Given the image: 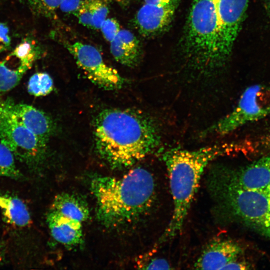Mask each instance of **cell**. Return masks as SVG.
<instances>
[{"instance_id": "cell-12", "label": "cell", "mask_w": 270, "mask_h": 270, "mask_svg": "<svg viewBox=\"0 0 270 270\" xmlns=\"http://www.w3.org/2000/svg\"><path fill=\"white\" fill-rule=\"evenodd\" d=\"M240 246L232 240L217 238L204 248L194 266L198 270H223L230 262L238 258Z\"/></svg>"}, {"instance_id": "cell-30", "label": "cell", "mask_w": 270, "mask_h": 270, "mask_svg": "<svg viewBox=\"0 0 270 270\" xmlns=\"http://www.w3.org/2000/svg\"><path fill=\"white\" fill-rule=\"evenodd\" d=\"M116 2H117L120 6L123 7V8H126L127 7L130 2V0H114Z\"/></svg>"}, {"instance_id": "cell-9", "label": "cell", "mask_w": 270, "mask_h": 270, "mask_svg": "<svg viewBox=\"0 0 270 270\" xmlns=\"http://www.w3.org/2000/svg\"><path fill=\"white\" fill-rule=\"evenodd\" d=\"M178 0H144L137 12L134 22L145 36L160 34L171 23Z\"/></svg>"}, {"instance_id": "cell-2", "label": "cell", "mask_w": 270, "mask_h": 270, "mask_svg": "<svg viewBox=\"0 0 270 270\" xmlns=\"http://www.w3.org/2000/svg\"><path fill=\"white\" fill-rule=\"evenodd\" d=\"M153 175L140 167L120 177L98 176L90 188L96 204L99 220L108 226L133 222L146 216L156 200Z\"/></svg>"}, {"instance_id": "cell-15", "label": "cell", "mask_w": 270, "mask_h": 270, "mask_svg": "<svg viewBox=\"0 0 270 270\" xmlns=\"http://www.w3.org/2000/svg\"><path fill=\"white\" fill-rule=\"evenodd\" d=\"M110 42V52L116 61L130 68L138 64L142 50L139 40L132 32L121 30Z\"/></svg>"}, {"instance_id": "cell-8", "label": "cell", "mask_w": 270, "mask_h": 270, "mask_svg": "<svg viewBox=\"0 0 270 270\" xmlns=\"http://www.w3.org/2000/svg\"><path fill=\"white\" fill-rule=\"evenodd\" d=\"M66 46L77 65L92 82L106 90H118L124 86V80L116 70L104 62L95 47L80 42Z\"/></svg>"}, {"instance_id": "cell-10", "label": "cell", "mask_w": 270, "mask_h": 270, "mask_svg": "<svg viewBox=\"0 0 270 270\" xmlns=\"http://www.w3.org/2000/svg\"><path fill=\"white\" fill-rule=\"evenodd\" d=\"M224 52L228 58L240 30L250 0H214Z\"/></svg>"}, {"instance_id": "cell-7", "label": "cell", "mask_w": 270, "mask_h": 270, "mask_svg": "<svg viewBox=\"0 0 270 270\" xmlns=\"http://www.w3.org/2000/svg\"><path fill=\"white\" fill-rule=\"evenodd\" d=\"M0 140L14 157L32 168L40 164L44 158L46 144L23 125L2 102H0Z\"/></svg>"}, {"instance_id": "cell-31", "label": "cell", "mask_w": 270, "mask_h": 270, "mask_svg": "<svg viewBox=\"0 0 270 270\" xmlns=\"http://www.w3.org/2000/svg\"><path fill=\"white\" fill-rule=\"evenodd\" d=\"M3 250L2 248V246L0 244V263L2 262L3 258H4V254H3Z\"/></svg>"}, {"instance_id": "cell-32", "label": "cell", "mask_w": 270, "mask_h": 270, "mask_svg": "<svg viewBox=\"0 0 270 270\" xmlns=\"http://www.w3.org/2000/svg\"><path fill=\"white\" fill-rule=\"evenodd\" d=\"M266 2L268 6V9L270 13V0H266Z\"/></svg>"}, {"instance_id": "cell-24", "label": "cell", "mask_w": 270, "mask_h": 270, "mask_svg": "<svg viewBox=\"0 0 270 270\" xmlns=\"http://www.w3.org/2000/svg\"><path fill=\"white\" fill-rule=\"evenodd\" d=\"M104 38L112 42L120 32V26L116 20L106 18L102 24L100 28Z\"/></svg>"}, {"instance_id": "cell-18", "label": "cell", "mask_w": 270, "mask_h": 270, "mask_svg": "<svg viewBox=\"0 0 270 270\" xmlns=\"http://www.w3.org/2000/svg\"><path fill=\"white\" fill-rule=\"evenodd\" d=\"M51 210L81 222L89 216V210L86 202L75 194L62 192L56 196Z\"/></svg>"}, {"instance_id": "cell-21", "label": "cell", "mask_w": 270, "mask_h": 270, "mask_svg": "<svg viewBox=\"0 0 270 270\" xmlns=\"http://www.w3.org/2000/svg\"><path fill=\"white\" fill-rule=\"evenodd\" d=\"M54 82L51 76L46 72H37L30 78L28 84V93L35 96H46L53 90Z\"/></svg>"}, {"instance_id": "cell-19", "label": "cell", "mask_w": 270, "mask_h": 270, "mask_svg": "<svg viewBox=\"0 0 270 270\" xmlns=\"http://www.w3.org/2000/svg\"><path fill=\"white\" fill-rule=\"evenodd\" d=\"M24 68H12L5 60L0 62V92H8L16 86L26 72Z\"/></svg>"}, {"instance_id": "cell-22", "label": "cell", "mask_w": 270, "mask_h": 270, "mask_svg": "<svg viewBox=\"0 0 270 270\" xmlns=\"http://www.w3.org/2000/svg\"><path fill=\"white\" fill-rule=\"evenodd\" d=\"M14 158L12 152L0 142V176L16 180L22 178V174L16 166Z\"/></svg>"}, {"instance_id": "cell-23", "label": "cell", "mask_w": 270, "mask_h": 270, "mask_svg": "<svg viewBox=\"0 0 270 270\" xmlns=\"http://www.w3.org/2000/svg\"><path fill=\"white\" fill-rule=\"evenodd\" d=\"M36 14L46 17L52 16L62 0H24Z\"/></svg>"}, {"instance_id": "cell-13", "label": "cell", "mask_w": 270, "mask_h": 270, "mask_svg": "<svg viewBox=\"0 0 270 270\" xmlns=\"http://www.w3.org/2000/svg\"><path fill=\"white\" fill-rule=\"evenodd\" d=\"M2 102L23 125L46 144L54 127L52 121L47 114L32 106L15 103L10 98Z\"/></svg>"}, {"instance_id": "cell-14", "label": "cell", "mask_w": 270, "mask_h": 270, "mask_svg": "<svg viewBox=\"0 0 270 270\" xmlns=\"http://www.w3.org/2000/svg\"><path fill=\"white\" fill-rule=\"evenodd\" d=\"M46 222L54 238L68 246H76L82 242V222L51 210Z\"/></svg>"}, {"instance_id": "cell-5", "label": "cell", "mask_w": 270, "mask_h": 270, "mask_svg": "<svg viewBox=\"0 0 270 270\" xmlns=\"http://www.w3.org/2000/svg\"><path fill=\"white\" fill-rule=\"evenodd\" d=\"M216 208L223 216H234L270 236V196L246 190L212 170L207 180Z\"/></svg>"}, {"instance_id": "cell-27", "label": "cell", "mask_w": 270, "mask_h": 270, "mask_svg": "<svg viewBox=\"0 0 270 270\" xmlns=\"http://www.w3.org/2000/svg\"><path fill=\"white\" fill-rule=\"evenodd\" d=\"M8 26L0 22V52L8 50L10 45V39L8 36Z\"/></svg>"}, {"instance_id": "cell-16", "label": "cell", "mask_w": 270, "mask_h": 270, "mask_svg": "<svg viewBox=\"0 0 270 270\" xmlns=\"http://www.w3.org/2000/svg\"><path fill=\"white\" fill-rule=\"evenodd\" d=\"M109 11V0H82L75 16L82 26L98 30L107 18Z\"/></svg>"}, {"instance_id": "cell-20", "label": "cell", "mask_w": 270, "mask_h": 270, "mask_svg": "<svg viewBox=\"0 0 270 270\" xmlns=\"http://www.w3.org/2000/svg\"><path fill=\"white\" fill-rule=\"evenodd\" d=\"M40 54V50L34 43L26 39L22 42L10 55L16 58L21 66L28 70Z\"/></svg>"}, {"instance_id": "cell-26", "label": "cell", "mask_w": 270, "mask_h": 270, "mask_svg": "<svg viewBox=\"0 0 270 270\" xmlns=\"http://www.w3.org/2000/svg\"><path fill=\"white\" fill-rule=\"evenodd\" d=\"M142 268L148 270H168L170 269L169 263L164 258H153L145 264L142 265Z\"/></svg>"}, {"instance_id": "cell-25", "label": "cell", "mask_w": 270, "mask_h": 270, "mask_svg": "<svg viewBox=\"0 0 270 270\" xmlns=\"http://www.w3.org/2000/svg\"><path fill=\"white\" fill-rule=\"evenodd\" d=\"M82 0H62L59 8L64 13L75 15L80 8Z\"/></svg>"}, {"instance_id": "cell-6", "label": "cell", "mask_w": 270, "mask_h": 270, "mask_svg": "<svg viewBox=\"0 0 270 270\" xmlns=\"http://www.w3.org/2000/svg\"><path fill=\"white\" fill-rule=\"evenodd\" d=\"M270 114V85L256 84L246 88L235 108L203 133L226 135Z\"/></svg>"}, {"instance_id": "cell-29", "label": "cell", "mask_w": 270, "mask_h": 270, "mask_svg": "<svg viewBox=\"0 0 270 270\" xmlns=\"http://www.w3.org/2000/svg\"><path fill=\"white\" fill-rule=\"evenodd\" d=\"M260 142L262 146L270 148V128L268 133L262 138Z\"/></svg>"}, {"instance_id": "cell-33", "label": "cell", "mask_w": 270, "mask_h": 270, "mask_svg": "<svg viewBox=\"0 0 270 270\" xmlns=\"http://www.w3.org/2000/svg\"><path fill=\"white\" fill-rule=\"evenodd\" d=\"M268 195L270 196V183L268 188Z\"/></svg>"}, {"instance_id": "cell-3", "label": "cell", "mask_w": 270, "mask_h": 270, "mask_svg": "<svg viewBox=\"0 0 270 270\" xmlns=\"http://www.w3.org/2000/svg\"><path fill=\"white\" fill-rule=\"evenodd\" d=\"M240 148L236 144L224 143L192 150L174 148L164 153L162 158L169 177L174 209L170 222L160 237V244L172 240L181 232L202 174L209 163L239 151Z\"/></svg>"}, {"instance_id": "cell-17", "label": "cell", "mask_w": 270, "mask_h": 270, "mask_svg": "<svg viewBox=\"0 0 270 270\" xmlns=\"http://www.w3.org/2000/svg\"><path fill=\"white\" fill-rule=\"evenodd\" d=\"M0 210L4 220L14 226L22 228L32 222L26 204L17 196L10 194L0 195Z\"/></svg>"}, {"instance_id": "cell-28", "label": "cell", "mask_w": 270, "mask_h": 270, "mask_svg": "<svg viewBox=\"0 0 270 270\" xmlns=\"http://www.w3.org/2000/svg\"><path fill=\"white\" fill-rule=\"evenodd\" d=\"M238 258L228 264L223 270H246L250 268V266L248 263L244 260H240Z\"/></svg>"}, {"instance_id": "cell-1", "label": "cell", "mask_w": 270, "mask_h": 270, "mask_svg": "<svg viewBox=\"0 0 270 270\" xmlns=\"http://www.w3.org/2000/svg\"><path fill=\"white\" fill-rule=\"evenodd\" d=\"M94 136L98 154L114 168L134 164L160 144L159 130L152 118L132 109L102 110L94 121Z\"/></svg>"}, {"instance_id": "cell-11", "label": "cell", "mask_w": 270, "mask_h": 270, "mask_svg": "<svg viewBox=\"0 0 270 270\" xmlns=\"http://www.w3.org/2000/svg\"><path fill=\"white\" fill-rule=\"evenodd\" d=\"M239 187L268 194L270 183V154L264 156L236 171L224 168L214 170Z\"/></svg>"}, {"instance_id": "cell-4", "label": "cell", "mask_w": 270, "mask_h": 270, "mask_svg": "<svg viewBox=\"0 0 270 270\" xmlns=\"http://www.w3.org/2000/svg\"><path fill=\"white\" fill-rule=\"evenodd\" d=\"M184 51L192 66L204 74L221 68L224 55L214 0H194L187 22Z\"/></svg>"}]
</instances>
